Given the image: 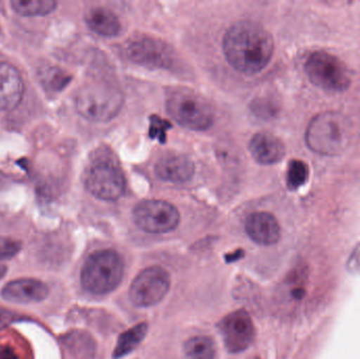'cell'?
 I'll return each mask as SVG.
<instances>
[{
    "instance_id": "6da1fadb",
    "label": "cell",
    "mask_w": 360,
    "mask_h": 359,
    "mask_svg": "<svg viewBox=\"0 0 360 359\" xmlns=\"http://www.w3.org/2000/svg\"><path fill=\"white\" fill-rule=\"evenodd\" d=\"M224 53L229 63L243 74H256L270 63L274 53L272 35L252 21H239L224 34Z\"/></svg>"
},
{
    "instance_id": "7a4b0ae2",
    "label": "cell",
    "mask_w": 360,
    "mask_h": 359,
    "mask_svg": "<svg viewBox=\"0 0 360 359\" xmlns=\"http://www.w3.org/2000/svg\"><path fill=\"white\" fill-rule=\"evenodd\" d=\"M352 126L340 112L328 111L315 116L306 131L309 149L323 156H336L350 145Z\"/></svg>"
},
{
    "instance_id": "3957f363",
    "label": "cell",
    "mask_w": 360,
    "mask_h": 359,
    "mask_svg": "<svg viewBox=\"0 0 360 359\" xmlns=\"http://www.w3.org/2000/svg\"><path fill=\"white\" fill-rule=\"evenodd\" d=\"M124 276L122 257L113 250H101L90 255L82 267L80 280L84 290L103 295L117 288Z\"/></svg>"
},
{
    "instance_id": "277c9868",
    "label": "cell",
    "mask_w": 360,
    "mask_h": 359,
    "mask_svg": "<svg viewBox=\"0 0 360 359\" xmlns=\"http://www.w3.org/2000/svg\"><path fill=\"white\" fill-rule=\"evenodd\" d=\"M124 103L122 91L112 84H90L76 97L80 115L93 122H108L120 113Z\"/></svg>"
},
{
    "instance_id": "5b68a950",
    "label": "cell",
    "mask_w": 360,
    "mask_h": 359,
    "mask_svg": "<svg viewBox=\"0 0 360 359\" xmlns=\"http://www.w3.org/2000/svg\"><path fill=\"white\" fill-rule=\"evenodd\" d=\"M167 109L175 122L192 130H207L214 122V112L210 103L200 95L186 89L171 93Z\"/></svg>"
},
{
    "instance_id": "8992f818",
    "label": "cell",
    "mask_w": 360,
    "mask_h": 359,
    "mask_svg": "<svg viewBox=\"0 0 360 359\" xmlns=\"http://www.w3.org/2000/svg\"><path fill=\"white\" fill-rule=\"evenodd\" d=\"M309 79L327 92H344L352 78L347 65L338 57L323 51L312 53L306 63Z\"/></svg>"
},
{
    "instance_id": "52a82bcc",
    "label": "cell",
    "mask_w": 360,
    "mask_h": 359,
    "mask_svg": "<svg viewBox=\"0 0 360 359\" xmlns=\"http://www.w3.org/2000/svg\"><path fill=\"white\" fill-rule=\"evenodd\" d=\"M139 229L152 234L168 233L179 225V210L164 200H145L137 204L133 212Z\"/></svg>"
},
{
    "instance_id": "ba28073f",
    "label": "cell",
    "mask_w": 360,
    "mask_h": 359,
    "mask_svg": "<svg viewBox=\"0 0 360 359\" xmlns=\"http://www.w3.org/2000/svg\"><path fill=\"white\" fill-rule=\"evenodd\" d=\"M86 190L95 197L113 202L122 197L126 189L124 174L109 160L95 162L86 176Z\"/></svg>"
},
{
    "instance_id": "9c48e42d",
    "label": "cell",
    "mask_w": 360,
    "mask_h": 359,
    "mask_svg": "<svg viewBox=\"0 0 360 359\" xmlns=\"http://www.w3.org/2000/svg\"><path fill=\"white\" fill-rule=\"evenodd\" d=\"M170 286V275L164 268H148L135 278L129 294L137 307H152L164 299Z\"/></svg>"
},
{
    "instance_id": "30bf717a",
    "label": "cell",
    "mask_w": 360,
    "mask_h": 359,
    "mask_svg": "<svg viewBox=\"0 0 360 359\" xmlns=\"http://www.w3.org/2000/svg\"><path fill=\"white\" fill-rule=\"evenodd\" d=\"M226 349L232 353L245 351L253 343L255 328L249 313L238 310L229 314L219 325Z\"/></svg>"
},
{
    "instance_id": "8fae6325",
    "label": "cell",
    "mask_w": 360,
    "mask_h": 359,
    "mask_svg": "<svg viewBox=\"0 0 360 359\" xmlns=\"http://www.w3.org/2000/svg\"><path fill=\"white\" fill-rule=\"evenodd\" d=\"M49 292L50 290L44 282L34 278H20L6 285L2 289L1 296L10 303L25 305L44 301Z\"/></svg>"
},
{
    "instance_id": "7c38bea8",
    "label": "cell",
    "mask_w": 360,
    "mask_h": 359,
    "mask_svg": "<svg viewBox=\"0 0 360 359\" xmlns=\"http://www.w3.org/2000/svg\"><path fill=\"white\" fill-rule=\"evenodd\" d=\"M128 55L131 60L150 67H170L172 63L171 51L162 42L149 38L132 42Z\"/></svg>"
},
{
    "instance_id": "4fadbf2b",
    "label": "cell",
    "mask_w": 360,
    "mask_h": 359,
    "mask_svg": "<svg viewBox=\"0 0 360 359\" xmlns=\"http://www.w3.org/2000/svg\"><path fill=\"white\" fill-rule=\"evenodd\" d=\"M245 231L256 244L272 246L281 240V226L270 213H253L245 221Z\"/></svg>"
},
{
    "instance_id": "5bb4252c",
    "label": "cell",
    "mask_w": 360,
    "mask_h": 359,
    "mask_svg": "<svg viewBox=\"0 0 360 359\" xmlns=\"http://www.w3.org/2000/svg\"><path fill=\"white\" fill-rule=\"evenodd\" d=\"M25 84L19 72L10 63H0V110L10 111L20 103Z\"/></svg>"
},
{
    "instance_id": "9a60e30c",
    "label": "cell",
    "mask_w": 360,
    "mask_h": 359,
    "mask_svg": "<svg viewBox=\"0 0 360 359\" xmlns=\"http://www.w3.org/2000/svg\"><path fill=\"white\" fill-rule=\"evenodd\" d=\"M249 150L254 159L262 164H276L285 155V147L283 141L268 132L254 135L250 141Z\"/></svg>"
},
{
    "instance_id": "2e32d148",
    "label": "cell",
    "mask_w": 360,
    "mask_h": 359,
    "mask_svg": "<svg viewBox=\"0 0 360 359\" xmlns=\"http://www.w3.org/2000/svg\"><path fill=\"white\" fill-rule=\"evenodd\" d=\"M194 164L190 158L177 154H169L158 160L155 172L162 181L186 183L194 175Z\"/></svg>"
},
{
    "instance_id": "e0dca14e",
    "label": "cell",
    "mask_w": 360,
    "mask_h": 359,
    "mask_svg": "<svg viewBox=\"0 0 360 359\" xmlns=\"http://www.w3.org/2000/svg\"><path fill=\"white\" fill-rule=\"evenodd\" d=\"M89 27L99 35L115 36L120 32V21L115 13L105 8H94L86 16Z\"/></svg>"
},
{
    "instance_id": "ac0fdd59",
    "label": "cell",
    "mask_w": 360,
    "mask_h": 359,
    "mask_svg": "<svg viewBox=\"0 0 360 359\" xmlns=\"http://www.w3.org/2000/svg\"><path fill=\"white\" fill-rule=\"evenodd\" d=\"M148 332V325L146 322L136 325L120 335L118 339L117 346L114 351V358H122L128 355L131 352L134 351L139 344L143 341Z\"/></svg>"
},
{
    "instance_id": "d6986e66",
    "label": "cell",
    "mask_w": 360,
    "mask_h": 359,
    "mask_svg": "<svg viewBox=\"0 0 360 359\" xmlns=\"http://www.w3.org/2000/svg\"><path fill=\"white\" fill-rule=\"evenodd\" d=\"M13 10L23 16H42L56 8L54 0H14L11 2Z\"/></svg>"
},
{
    "instance_id": "ffe728a7",
    "label": "cell",
    "mask_w": 360,
    "mask_h": 359,
    "mask_svg": "<svg viewBox=\"0 0 360 359\" xmlns=\"http://www.w3.org/2000/svg\"><path fill=\"white\" fill-rule=\"evenodd\" d=\"M184 353L190 359H213V341L205 337H195L184 344Z\"/></svg>"
},
{
    "instance_id": "44dd1931",
    "label": "cell",
    "mask_w": 360,
    "mask_h": 359,
    "mask_svg": "<svg viewBox=\"0 0 360 359\" xmlns=\"http://www.w3.org/2000/svg\"><path fill=\"white\" fill-rule=\"evenodd\" d=\"M308 178L309 167L302 160H292L287 172V185L289 189L297 190L307 183Z\"/></svg>"
},
{
    "instance_id": "7402d4cb",
    "label": "cell",
    "mask_w": 360,
    "mask_h": 359,
    "mask_svg": "<svg viewBox=\"0 0 360 359\" xmlns=\"http://www.w3.org/2000/svg\"><path fill=\"white\" fill-rule=\"evenodd\" d=\"M20 250V242L0 236V261L13 259Z\"/></svg>"
},
{
    "instance_id": "603a6c76",
    "label": "cell",
    "mask_w": 360,
    "mask_h": 359,
    "mask_svg": "<svg viewBox=\"0 0 360 359\" xmlns=\"http://www.w3.org/2000/svg\"><path fill=\"white\" fill-rule=\"evenodd\" d=\"M0 359H18V354L14 348L6 345L0 348Z\"/></svg>"
},
{
    "instance_id": "cb8c5ba5",
    "label": "cell",
    "mask_w": 360,
    "mask_h": 359,
    "mask_svg": "<svg viewBox=\"0 0 360 359\" xmlns=\"http://www.w3.org/2000/svg\"><path fill=\"white\" fill-rule=\"evenodd\" d=\"M4 318H6V316L1 315V314H0V326H1V324H4Z\"/></svg>"
},
{
    "instance_id": "d4e9b609",
    "label": "cell",
    "mask_w": 360,
    "mask_h": 359,
    "mask_svg": "<svg viewBox=\"0 0 360 359\" xmlns=\"http://www.w3.org/2000/svg\"><path fill=\"white\" fill-rule=\"evenodd\" d=\"M253 359H259V358H253Z\"/></svg>"
}]
</instances>
